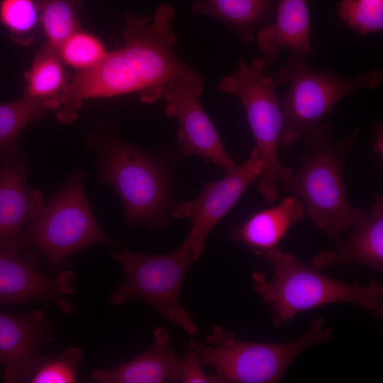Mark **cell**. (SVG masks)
Returning <instances> with one entry per match:
<instances>
[{"mask_svg": "<svg viewBox=\"0 0 383 383\" xmlns=\"http://www.w3.org/2000/svg\"><path fill=\"white\" fill-rule=\"evenodd\" d=\"M305 215L303 203L289 194L277 205L252 214L235 228L231 238L257 255L278 247L289 230Z\"/></svg>", "mask_w": 383, "mask_h": 383, "instance_id": "16", "label": "cell"}, {"mask_svg": "<svg viewBox=\"0 0 383 383\" xmlns=\"http://www.w3.org/2000/svg\"><path fill=\"white\" fill-rule=\"evenodd\" d=\"M204 82L176 79L164 89L165 113L177 120V136L184 155H199L226 172L236 165L226 150L218 133L204 111L200 97Z\"/></svg>", "mask_w": 383, "mask_h": 383, "instance_id": "11", "label": "cell"}, {"mask_svg": "<svg viewBox=\"0 0 383 383\" xmlns=\"http://www.w3.org/2000/svg\"><path fill=\"white\" fill-rule=\"evenodd\" d=\"M360 130L333 140L330 123L315 126L304 134L301 165L281 182L286 192L303 203L305 214L316 227L337 241L367 213L350 201L343 179V165Z\"/></svg>", "mask_w": 383, "mask_h": 383, "instance_id": "1", "label": "cell"}, {"mask_svg": "<svg viewBox=\"0 0 383 383\" xmlns=\"http://www.w3.org/2000/svg\"><path fill=\"white\" fill-rule=\"evenodd\" d=\"M54 337L52 324L43 311L14 316L0 313V365L37 353Z\"/></svg>", "mask_w": 383, "mask_h": 383, "instance_id": "17", "label": "cell"}, {"mask_svg": "<svg viewBox=\"0 0 383 383\" xmlns=\"http://www.w3.org/2000/svg\"><path fill=\"white\" fill-rule=\"evenodd\" d=\"M187 353L183 357L181 380L182 383H223L216 374H206L202 362L196 352L189 346Z\"/></svg>", "mask_w": 383, "mask_h": 383, "instance_id": "26", "label": "cell"}, {"mask_svg": "<svg viewBox=\"0 0 383 383\" xmlns=\"http://www.w3.org/2000/svg\"><path fill=\"white\" fill-rule=\"evenodd\" d=\"M153 343L144 352L118 367L94 370L90 378L100 383H165L181 380L183 357L170 346V335L163 327L153 332Z\"/></svg>", "mask_w": 383, "mask_h": 383, "instance_id": "14", "label": "cell"}, {"mask_svg": "<svg viewBox=\"0 0 383 383\" xmlns=\"http://www.w3.org/2000/svg\"><path fill=\"white\" fill-rule=\"evenodd\" d=\"M57 99H21L0 104V152L19 149L18 140L26 126L42 120L59 108Z\"/></svg>", "mask_w": 383, "mask_h": 383, "instance_id": "20", "label": "cell"}, {"mask_svg": "<svg viewBox=\"0 0 383 383\" xmlns=\"http://www.w3.org/2000/svg\"><path fill=\"white\" fill-rule=\"evenodd\" d=\"M255 38L268 65L283 48L311 56L308 0H276L273 22L257 31Z\"/></svg>", "mask_w": 383, "mask_h": 383, "instance_id": "15", "label": "cell"}, {"mask_svg": "<svg viewBox=\"0 0 383 383\" xmlns=\"http://www.w3.org/2000/svg\"><path fill=\"white\" fill-rule=\"evenodd\" d=\"M29 168L20 148L0 152V247L26 250L21 233L43 212L42 193L28 183Z\"/></svg>", "mask_w": 383, "mask_h": 383, "instance_id": "12", "label": "cell"}, {"mask_svg": "<svg viewBox=\"0 0 383 383\" xmlns=\"http://www.w3.org/2000/svg\"><path fill=\"white\" fill-rule=\"evenodd\" d=\"M24 78L23 96L44 100H59L70 80L57 50L47 44L36 54Z\"/></svg>", "mask_w": 383, "mask_h": 383, "instance_id": "21", "label": "cell"}, {"mask_svg": "<svg viewBox=\"0 0 383 383\" xmlns=\"http://www.w3.org/2000/svg\"><path fill=\"white\" fill-rule=\"evenodd\" d=\"M275 4L276 0H200L192 4L191 11L216 18L251 43L257 29L274 18Z\"/></svg>", "mask_w": 383, "mask_h": 383, "instance_id": "18", "label": "cell"}, {"mask_svg": "<svg viewBox=\"0 0 383 383\" xmlns=\"http://www.w3.org/2000/svg\"><path fill=\"white\" fill-rule=\"evenodd\" d=\"M82 0H38L40 25L47 45L57 48L79 29L78 11Z\"/></svg>", "mask_w": 383, "mask_h": 383, "instance_id": "22", "label": "cell"}, {"mask_svg": "<svg viewBox=\"0 0 383 383\" xmlns=\"http://www.w3.org/2000/svg\"><path fill=\"white\" fill-rule=\"evenodd\" d=\"M267 66L263 55L248 64L241 60L236 70L222 79L217 88L237 96L245 109L255 148L262 160L257 189L267 204H272L279 198L277 182H282L292 170L284 166L279 158L282 117L275 92L277 85L271 75H264Z\"/></svg>", "mask_w": 383, "mask_h": 383, "instance_id": "7", "label": "cell"}, {"mask_svg": "<svg viewBox=\"0 0 383 383\" xmlns=\"http://www.w3.org/2000/svg\"><path fill=\"white\" fill-rule=\"evenodd\" d=\"M83 357L82 350L77 347L68 348L53 357L35 353L6 365L4 380L9 383H73Z\"/></svg>", "mask_w": 383, "mask_h": 383, "instance_id": "19", "label": "cell"}, {"mask_svg": "<svg viewBox=\"0 0 383 383\" xmlns=\"http://www.w3.org/2000/svg\"><path fill=\"white\" fill-rule=\"evenodd\" d=\"M87 173L74 170L54 193L41 214L22 231L24 247L40 250L52 268L76 252L111 243L99 225L84 188Z\"/></svg>", "mask_w": 383, "mask_h": 383, "instance_id": "6", "label": "cell"}, {"mask_svg": "<svg viewBox=\"0 0 383 383\" xmlns=\"http://www.w3.org/2000/svg\"><path fill=\"white\" fill-rule=\"evenodd\" d=\"M338 14L360 35L378 32L383 28V0H342Z\"/></svg>", "mask_w": 383, "mask_h": 383, "instance_id": "25", "label": "cell"}, {"mask_svg": "<svg viewBox=\"0 0 383 383\" xmlns=\"http://www.w3.org/2000/svg\"><path fill=\"white\" fill-rule=\"evenodd\" d=\"M56 50L62 62L77 72L95 67L108 53L96 36L80 28L72 33Z\"/></svg>", "mask_w": 383, "mask_h": 383, "instance_id": "24", "label": "cell"}, {"mask_svg": "<svg viewBox=\"0 0 383 383\" xmlns=\"http://www.w3.org/2000/svg\"><path fill=\"white\" fill-rule=\"evenodd\" d=\"M305 57L293 52L287 65L271 75L277 86L290 84L280 103L282 126L279 147L284 149L321 123L350 92L359 89H375L383 82V72L379 70L348 79L332 72L309 69Z\"/></svg>", "mask_w": 383, "mask_h": 383, "instance_id": "5", "label": "cell"}, {"mask_svg": "<svg viewBox=\"0 0 383 383\" xmlns=\"http://www.w3.org/2000/svg\"><path fill=\"white\" fill-rule=\"evenodd\" d=\"M0 23L13 41L30 45L40 24L38 0H1Z\"/></svg>", "mask_w": 383, "mask_h": 383, "instance_id": "23", "label": "cell"}, {"mask_svg": "<svg viewBox=\"0 0 383 383\" xmlns=\"http://www.w3.org/2000/svg\"><path fill=\"white\" fill-rule=\"evenodd\" d=\"M86 147L96 157L99 180L117 192L127 223L164 227L171 206L170 179L162 162L110 131L92 133Z\"/></svg>", "mask_w": 383, "mask_h": 383, "instance_id": "2", "label": "cell"}, {"mask_svg": "<svg viewBox=\"0 0 383 383\" xmlns=\"http://www.w3.org/2000/svg\"><path fill=\"white\" fill-rule=\"evenodd\" d=\"M123 270L125 280L109 296L110 302L121 305L129 299L143 301L164 318L195 335L198 327L180 303V292L186 274L195 261L184 241L175 250L165 254L133 253L120 250L112 254Z\"/></svg>", "mask_w": 383, "mask_h": 383, "instance_id": "8", "label": "cell"}, {"mask_svg": "<svg viewBox=\"0 0 383 383\" xmlns=\"http://www.w3.org/2000/svg\"><path fill=\"white\" fill-rule=\"evenodd\" d=\"M260 256L271 265L273 274L267 279L262 272H253V288L270 306L275 328L300 313L331 304L353 303L371 311L382 308L383 287L376 281L362 286L335 279L278 247Z\"/></svg>", "mask_w": 383, "mask_h": 383, "instance_id": "3", "label": "cell"}, {"mask_svg": "<svg viewBox=\"0 0 383 383\" xmlns=\"http://www.w3.org/2000/svg\"><path fill=\"white\" fill-rule=\"evenodd\" d=\"M75 277L72 270L49 276L41 270L36 253L26 250L14 252L0 247V305L22 306L39 301L69 314L72 305L67 297L76 291Z\"/></svg>", "mask_w": 383, "mask_h": 383, "instance_id": "10", "label": "cell"}, {"mask_svg": "<svg viewBox=\"0 0 383 383\" xmlns=\"http://www.w3.org/2000/svg\"><path fill=\"white\" fill-rule=\"evenodd\" d=\"M262 169V160L254 147L243 163L226 172L222 178L205 184L196 198L171 205L170 217L187 218L192 222L191 230L184 241L195 261L202 255L206 240L212 229L235 206L252 182L260 177Z\"/></svg>", "mask_w": 383, "mask_h": 383, "instance_id": "9", "label": "cell"}, {"mask_svg": "<svg viewBox=\"0 0 383 383\" xmlns=\"http://www.w3.org/2000/svg\"><path fill=\"white\" fill-rule=\"evenodd\" d=\"M332 334L323 317L312 322L303 335L284 343L243 340L214 326L206 338L207 345L192 340L189 346L202 364L214 368L223 383H276L299 355L311 346L330 342Z\"/></svg>", "mask_w": 383, "mask_h": 383, "instance_id": "4", "label": "cell"}, {"mask_svg": "<svg viewBox=\"0 0 383 383\" xmlns=\"http://www.w3.org/2000/svg\"><path fill=\"white\" fill-rule=\"evenodd\" d=\"M350 236L336 241L335 249L324 250L313 257L312 268H323L362 264L383 270V197L375 194L370 212L352 228Z\"/></svg>", "mask_w": 383, "mask_h": 383, "instance_id": "13", "label": "cell"}]
</instances>
